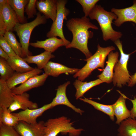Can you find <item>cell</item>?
Wrapping results in <instances>:
<instances>
[{
	"mask_svg": "<svg viewBox=\"0 0 136 136\" xmlns=\"http://www.w3.org/2000/svg\"><path fill=\"white\" fill-rule=\"evenodd\" d=\"M0 136H21L14 127L0 123Z\"/></svg>",
	"mask_w": 136,
	"mask_h": 136,
	"instance_id": "obj_32",
	"label": "cell"
},
{
	"mask_svg": "<svg viewBox=\"0 0 136 136\" xmlns=\"http://www.w3.org/2000/svg\"><path fill=\"white\" fill-rule=\"evenodd\" d=\"M108 55L107 65L102 73L97 77L103 82L110 83L112 81L113 70L115 64L118 61L119 52L118 51L114 52L113 51Z\"/></svg>",
	"mask_w": 136,
	"mask_h": 136,
	"instance_id": "obj_17",
	"label": "cell"
},
{
	"mask_svg": "<svg viewBox=\"0 0 136 136\" xmlns=\"http://www.w3.org/2000/svg\"><path fill=\"white\" fill-rule=\"evenodd\" d=\"M44 123L43 121L31 124L19 120L14 127L21 136H44Z\"/></svg>",
	"mask_w": 136,
	"mask_h": 136,
	"instance_id": "obj_9",
	"label": "cell"
},
{
	"mask_svg": "<svg viewBox=\"0 0 136 136\" xmlns=\"http://www.w3.org/2000/svg\"><path fill=\"white\" fill-rule=\"evenodd\" d=\"M97 47V51L93 55L84 60L87 61L86 63L74 74V78H78V80L83 81L95 69L99 67L104 69L106 57L110 52L115 49L113 46L103 47H101L99 44Z\"/></svg>",
	"mask_w": 136,
	"mask_h": 136,
	"instance_id": "obj_3",
	"label": "cell"
},
{
	"mask_svg": "<svg viewBox=\"0 0 136 136\" xmlns=\"http://www.w3.org/2000/svg\"><path fill=\"white\" fill-rule=\"evenodd\" d=\"M19 121L18 118L11 113L8 108L4 107L0 108V123L14 127Z\"/></svg>",
	"mask_w": 136,
	"mask_h": 136,
	"instance_id": "obj_27",
	"label": "cell"
},
{
	"mask_svg": "<svg viewBox=\"0 0 136 136\" xmlns=\"http://www.w3.org/2000/svg\"><path fill=\"white\" fill-rule=\"evenodd\" d=\"M36 18L33 21L28 23L22 24L17 23L13 28L19 37L22 48V58L28 56L32 55L29 50V40L31 33L37 26L45 23L47 19L43 15L38 12L36 14Z\"/></svg>",
	"mask_w": 136,
	"mask_h": 136,
	"instance_id": "obj_4",
	"label": "cell"
},
{
	"mask_svg": "<svg viewBox=\"0 0 136 136\" xmlns=\"http://www.w3.org/2000/svg\"><path fill=\"white\" fill-rule=\"evenodd\" d=\"M117 130L118 136H136V120L129 118L123 121Z\"/></svg>",
	"mask_w": 136,
	"mask_h": 136,
	"instance_id": "obj_24",
	"label": "cell"
},
{
	"mask_svg": "<svg viewBox=\"0 0 136 136\" xmlns=\"http://www.w3.org/2000/svg\"><path fill=\"white\" fill-rule=\"evenodd\" d=\"M83 102L92 106L96 110L101 111L109 116L112 121L114 120V115L112 105H107L101 104L84 97L79 99Z\"/></svg>",
	"mask_w": 136,
	"mask_h": 136,
	"instance_id": "obj_28",
	"label": "cell"
},
{
	"mask_svg": "<svg viewBox=\"0 0 136 136\" xmlns=\"http://www.w3.org/2000/svg\"><path fill=\"white\" fill-rule=\"evenodd\" d=\"M111 11L117 17L114 23L116 26L120 27L126 22H132L136 24V0L130 7L121 9L113 8Z\"/></svg>",
	"mask_w": 136,
	"mask_h": 136,
	"instance_id": "obj_10",
	"label": "cell"
},
{
	"mask_svg": "<svg viewBox=\"0 0 136 136\" xmlns=\"http://www.w3.org/2000/svg\"><path fill=\"white\" fill-rule=\"evenodd\" d=\"M53 108L51 103L44 105L42 107L33 109H27L17 113H12L19 120L29 124H35L37 118L46 110Z\"/></svg>",
	"mask_w": 136,
	"mask_h": 136,
	"instance_id": "obj_11",
	"label": "cell"
},
{
	"mask_svg": "<svg viewBox=\"0 0 136 136\" xmlns=\"http://www.w3.org/2000/svg\"><path fill=\"white\" fill-rule=\"evenodd\" d=\"M127 98L130 100L132 104V107L130 110V118L136 120V98L135 96L134 97V99H130L127 97Z\"/></svg>",
	"mask_w": 136,
	"mask_h": 136,
	"instance_id": "obj_35",
	"label": "cell"
},
{
	"mask_svg": "<svg viewBox=\"0 0 136 136\" xmlns=\"http://www.w3.org/2000/svg\"><path fill=\"white\" fill-rule=\"evenodd\" d=\"M0 57L4 58L7 61L10 57L8 54L0 47Z\"/></svg>",
	"mask_w": 136,
	"mask_h": 136,
	"instance_id": "obj_37",
	"label": "cell"
},
{
	"mask_svg": "<svg viewBox=\"0 0 136 136\" xmlns=\"http://www.w3.org/2000/svg\"><path fill=\"white\" fill-rule=\"evenodd\" d=\"M89 16L91 19L95 20L98 22L104 41L110 40L114 42L122 37V33L115 30L112 26L113 20L117 18V16L114 13L106 10L100 5H96Z\"/></svg>",
	"mask_w": 136,
	"mask_h": 136,
	"instance_id": "obj_2",
	"label": "cell"
},
{
	"mask_svg": "<svg viewBox=\"0 0 136 136\" xmlns=\"http://www.w3.org/2000/svg\"><path fill=\"white\" fill-rule=\"evenodd\" d=\"M70 119L64 116L50 119L44 123V136H56L60 132L68 133L69 136H79L83 129H76Z\"/></svg>",
	"mask_w": 136,
	"mask_h": 136,
	"instance_id": "obj_5",
	"label": "cell"
},
{
	"mask_svg": "<svg viewBox=\"0 0 136 136\" xmlns=\"http://www.w3.org/2000/svg\"><path fill=\"white\" fill-rule=\"evenodd\" d=\"M29 45L35 48L44 49L45 51L52 53L59 47L66 46L62 39L57 37H50L44 41H37L36 42L29 43Z\"/></svg>",
	"mask_w": 136,
	"mask_h": 136,
	"instance_id": "obj_19",
	"label": "cell"
},
{
	"mask_svg": "<svg viewBox=\"0 0 136 136\" xmlns=\"http://www.w3.org/2000/svg\"><path fill=\"white\" fill-rule=\"evenodd\" d=\"M18 22L15 12L7 2L0 8V36H4L6 32L13 30L15 25Z\"/></svg>",
	"mask_w": 136,
	"mask_h": 136,
	"instance_id": "obj_8",
	"label": "cell"
},
{
	"mask_svg": "<svg viewBox=\"0 0 136 136\" xmlns=\"http://www.w3.org/2000/svg\"><path fill=\"white\" fill-rule=\"evenodd\" d=\"M13 94L6 81L0 79V108H8L14 101Z\"/></svg>",
	"mask_w": 136,
	"mask_h": 136,
	"instance_id": "obj_21",
	"label": "cell"
},
{
	"mask_svg": "<svg viewBox=\"0 0 136 136\" xmlns=\"http://www.w3.org/2000/svg\"><path fill=\"white\" fill-rule=\"evenodd\" d=\"M15 72L7 61L0 57V79L6 81L13 76Z\"/></svg>",
	"mask_w": 136,
	"mask_h": 136,
	"instance_id": "obj_30",
	"label": "cell"
},
{
	"mask_svg": "<svg viewBox=\"0 0 136 136\" xmlns=\"http://www.w3.org/2000/svg\"><path fill=\"white\" fill-rule=\"evenodd\" d=\"M82 6L85 16L87 17L96 5L98 0H76Z\"/></svg>",
	"mask_w": 136,
	"mask_h": 136,
	"instance_id": "obj_31",
	"label": "cell"
},
{
	"mask_svg": "<svg viewBox=\"0 0 136 136\" xmlns=\"http://www.w3.org/2000/svg\"><path fill=\"white\" fill-rule=\"evenodd\" d=\"M13 95L14 101L8 108L11 112L20 109L24 110L27 109H33L38 108L37 103L29 100V95L26 92L20 94H13Z\"/></svg>",
	"mask_w": 136,
	"mask_h": 136,
	"instance_id": "obj_14",
	"label": "cell"
},
{
	"mask_svg": "<svg viewBox=\"0 0 136 136\" xmlns=\"http://www.w3.org/2000/svg\"><path fill=\"white\" fill-rule=\"evenodd\" d=\"M48 76L45 73L40 75H36L29 78L19 86L11 89L13 93L20 94L30 90L43 85Z\"/></svg>",
	"mask_w": 136,
	"mask_h": 136,
	"instance_id": "obj_13",
	"label": "cell"
},
{
	"mask_svg": "<svg viewBox=\"0 0 136 136\" xmlns=\"http://www.w3.org/2000/svg\"><path fill=\"white\" fill-rule=\"evenodd\" d=\"M52 53L45 51L37 55L27 56L24 59L28 63L35 64L38 69L42 70L44 68L51 59L55 57Z\"/></svg>",
	"mask_w": 136,
	"mask_h": 136,
	"instance_id": "obj_22",
	"label": "cell"
},
{
	"mask_svg": "<svg viewBox=\"0 0 136 136\" xmlns=\"http://www.w3.org/2000/svg\"><path fill=\"white\" fill-rule=\"evenodd\" d=\"M28 0H7L8 4L15 12L19 22L22 24L27 22L24 15L25 8Z\"/></svg>",
	"mask_w": 136,
	"mask_h": 136,
	"instance_id": "obj_26",
	"label": "cell"
},
{
	"mask_svg": "<svg viewBox=\"0 0 136 136\" xmlns=\"http://www.w3.org/2000/svg\"><path fill=\"white\" fill-rule=\"evenodd\" d=\"M66 26L73 34L71 42L65 46L66 48H75L82 52L86 59L92 55L88 47L89 39L92 38L93 33L88 30L89 28L98 30L97 26L90 21L89 18L85 16L81 18H72L66 22Z\"/></svg>",
	"mask_w": 136,
	"mask_h": 136,
	"instance_id": "obj_1",
	"label": "cell"
},
{
	"mask_svg": "<svg viewBox=\"0 0 136 136\" xmlns=\"http://www.w3.org/2000/svg\"><path fill=\"white\" fill-rule=\"evenodd\" d=\"M67 2V1L65 0H57L56 19L53 22L50 30L46 35L47 37L48 38L57 37H60L63 41L66 46L70 43L65 38L62 28L64 21L67 20V16L70 12L69 10L65 7Z\"/></svg>",
	"mask_w": 136,
	"mask_h": 136,
	"instance_id": "obj_7",
	"label": "cell"
},
{
	"mask_svg": "<svg viewBox=\"0 0 136 136\" xmlns=\"http://www.w3.org/2000/svg\"><path fill=\"white\" fill-rule=\"evenodd\" d=\"M136 84V72L131 76L130 82L128 84V86L132 87Z\"/></svg>",
	"mask_w": 136,
	"mask_h": 136,
	"instance_id": "obj_36",
	"label": "cell"
},
{
	"mask_svg": "<svg viewBox=\"0 0 136 136\" xmlns=\"http://www.w3.org/2000/svg\"><path fill=\"white\" fill-rule=\"evenodd\" d=\"M7 61L13 70L17 72H26L35 68L29 65L24 58L17 55L10 57Z\"/></svg>",
	"mask_w": 136,
	"mask_h": 136,
	"instance_id": "obj_25",
	"label": "cell"
},
{
	"mask_svg": "<svg viewBox=\"0 0 136 136\" xmlns=\"http://www.w3.org/2000/svg\"><path fill=\"white\" fill-rule=\"evenodd\" d=\"M118 92L121 95L112 105L114 116L116 118V123L119 125L123 121L130 118V110L128 109L126 104V99L127 97Z\"/></svg>",
	"mask_w": 136,
	"mask_h": 136,
	"instance_id": "obj_15",
	"label": "cell"
},
{
	"mask_svg": "<svg viewBox=\"0 0 136 136\" xmlns=\"http://www.w3.org/2000/svg\"><path fill=\"white\" fill-rule=\"evenodd\" d=\"M0 47L10 57L17 55L7 43L3 36H0Z\"/></svg>",
	"mask_w": 136,
	"mask_h": 136,
	"instance_id": "obj_34",
	"label": "cell"
},
{
	"mask_svg": "<svg viewBox=\"0 0 136 136\" xmlns=\"http://www.w3.org/2000/svg\"><path fill=\"white\" fill-rule=\"evenodd\" d=\"M7 2V0H0V8L3 7Z\"/></svg>",
	"mask_w": 136,
	"mask_h": 136,
	"instance_id": "obj_38",
	"label": "cell"
},
{
	"mask_svg": "<svg viewBox=\"0 0 136 136\" xmlns=\"http://www.w3.org/2000/svg\"><path fill=\"white\" fill-rule=\"evenodd\" d=\"M42 70L38 68H35L30 71L23 73L15 72L13 76L6 81L7 84L12 89L20 84H22L31 78L39 75L42 72Z\"/></svg>",
	"mask_w": 136,
	"mask_h": 136,
	"instance_id": "obj_20",
	"label": "cell"
},
{
	"mask_svg": "<svg viewBox=\"0 0 136 136\" xmlns=\"http://www.w3.org/2000/svg\"><path fill=\"white\" fill-rule=\"evenodd\" d=\"M3 36L16 54L22 58V50L21 45L18 42L12 31L6 32Z\"/></svg>",
	"mask_w": 136,
	"mask_h": 136,
	"instance_id": "obj_29",
	"label": "cell"
},
{
	"mask_svg": "<svg viewBox=\"0 0 136 136\" xmlns=\"http://www.w3.org/2000/svg\"><path fill=\"white\" fill-rule=\"evenodd\" d=\"M119 50L120 56L119 60L115 64L113 70L114 73L112 81L114 86L121 88L128 84L130 80V75L127 69V63L131 53L126 54L123 51L122 42L119 39L114 42Z\"/></svg>",
	"mask_w": 136,
	"mask_h": 136,
	"instance_id": "obj_6",
	"label": "cell"
},
{
	"mask_svg": "<svg viewBox=\"0 0 136 136\" xmlns=\"http://www.w3.org/2000/svg\"><path fill=\"white\" fill-rule=\"evenodd\" d=\"M70 83V82L68 81L59 86L56 89V96L50 103L52 108L58 105H64L70 108L75 112L82 115L84 111L76 108L72 104L67 97L66 90L67 86Z\"/></svg>",
	"mask_w": 136,
	"mask_h": 136,
	"instance_id": "obj_12",
	"label": "cell"
},
{
	"mask_svg": "<svg viewBox=\"0 0 136 136\" xmlns=\"http://www.w3.org/2000/svg\"><path fill=\"white\" fill-rule=\"evenodd\" d=\"M57 2L56 0L37 1L36 8L47 19L50 18L53 22L56 18Z\"/></svg>",
	"mask_w": 136,
	"mask_h": 136,
	"instance_id": "obj_16",
	"label": "cell"
},
{
	"mask_svg": "<svg viewBox=\"0 0 136 136\" xmlns=\"http://www.w3.org/2000/svg\"><path fill=\"white\" fill-rule=\"evenodd\" d=\"M37 0H29L26 5L25 12L27 16V18L29 19L34 17L37 14L36 3Z\"/></svg>",
	"mask_w": 136,
	"mask_h": 136,
	"instance_id": "obj_33",
	"label": "cell"
},
{
	"mask_svg": "<svg viewBox=\"0 0 136 136\" xmlns=\"http://www.w3.org/2000/svg\"><path fill=\"white\" fill-rule=\"evenodd\" d=\"M45 73L48 76L57 77L63 73L71 74H75L80 70L71 68L58 63L49 61L43 69Z\"/></svg>",
	"mask_w": 136,
	"mask_h": 136,
	"instance_id": "obj_18",
	"label": "cell"
},
{
	"mask_svg": "<svg viewBox=\"0 0 136 136\" xmlns=\"http://www.w3.org/2000/svg\"><path fill=\"white\" fill-rule=\"evenodd\" d=\"M103 83L99 79L89 82H83L78 79L76 80L73 84L76 90L75 94L76 99L83 96L85 93L92 88Z\"/></svg>",
	"mask_w": 136,
	"mask_h": 136,
	"instance_id": "obj_23",
	"label": "cell"
}]
</instances>
